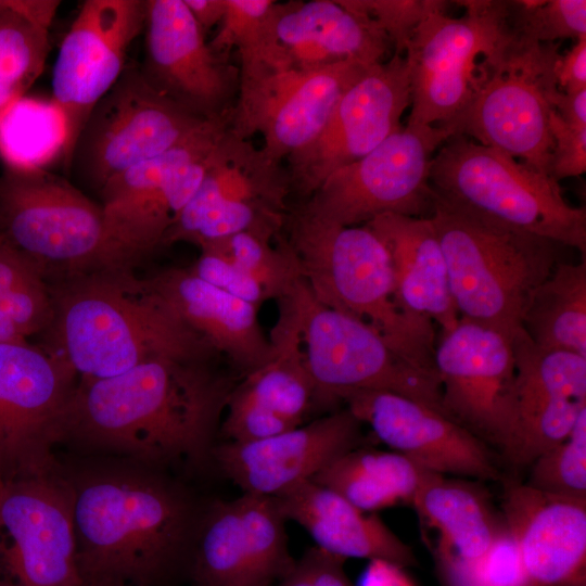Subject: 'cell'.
<instances>
[{"label": "cell", "instance_id": "cell-37", "mask_svg": "<svg viewBox=\"0 0 586 586\" xmlns=\"http://www.w3.org/2000/svg\"><path fill=\"white\" fill-rule=\"evenodd\" d=\"M528 485L552 495L586 499V411L570 435L533 463Z\"/></svg>", "mask_w": 586, "mask_h": 586}, {"label": "cell", "instance_id": "cell-27", "mask_svg": "<svg viewBox=\"0 0 586 586\" xmlns=\"http://www.w3.org/2000/svg\"><path fill=\"white\" fill-rule=\"evenodd\" d=\"M285 520L303 526L317 547L341 557L416 564L411 549L377 515L366 514L335 492L311 480L273 497Z\"/></svg>", "mask_w": 586, "mask_h": 586}, {"label": "cell", "instance_id": "cell-28", "mask_svg": "<svg viewBox=\"0 0 586 586\" xmlns=\"http://www.w3.org/2000/svg\"><path fill=\"white\" fill-rule=\"evenodd\" d=\"M411 505L438 535L437 556L453 585L491 548L505 524L475 485L428 472Z\"/></svg>", "mask_w": 586, "mask_h": 586}, {"label": "cell", "instance_id": "cell-22", "mask_svg": "<svg viewBox=\"0 0 586 586\" xmlns=\"http://www.w3.org/2000/svg\"><path fill=\"white\" fill-rule=\"evenodd\" d=\"M360 424L345 408L262 441L226 442L212 454L244 493L277 497L355 449Z\"/></svg>", "mask_w": 586, "mask_h": 586}, {"label": "cell", "instance_id": "cell-5", "mask_svg": "<svg viewBox=\"0 0 586 586\" xmlns=\"http://www.w3.org/2000/svg\"><path fill=\"white\" fill-rule=\"evenodd\" d=\"M434 200L489 224L542 237L586 253V209L564 199L553 178L463 133L433 156Z\"/></svg>", "mask_w": 586, "mask_h": 586}, {"label": "cell", "instance_id": "cell-12", "mask_svg": "<svg viewBox=\"0 0 586 586\" xmlns=\"http://www.w3.org/2000/svg\"><path fill=\"white\" fill-rule=\"evenodd\" d=\"M77 374L55 353L29 342L0 343V474L5 483L59 470Z\"/></svg>", "mask_w": 586, "mask_h": 586}, {"label": "cell", "instance_id": "cell-31", "mask_svg": "<svg viewBox=\"0 0 586 586\" xmlns=\"http://www.w3.org/2000/svg\"><path fill=\"white\" fill-rule=\"evenodd\" d=\"M522 328L539 347L586 357V259L559 262L536 288Z\"/></svg>", "mask_w": 586, "mask_h": 586}, {"label": "cell", "instance_id": "cell-38", "mask_svg": "<svg viewBox=\"0 0 586 586\" xmlns=\"http://www.w3.org/2000/svg\"><path fill=\"white\" fill-rule=\"evenodd\" d=\"M509 15L522 37L539 43L586 36L585 0L508 1Z\"/></svg>", "mask_w": 586, "mask_h": 586}, {"label": "cell", "instance_id": "cell-1", "mask_svg": "<svg viewBox=\"0 0 586 586\" xmlns=\"http://www.w3.org/2000/svg\"><path fill=\"white\" fill-rule=\"evenodd\" d=\"M209 361L157 357L112 378L79 379L63 441L151 468L203 462L235 386Z\"/></svg>", "mask_w": 586, "mask_h": 586}, {"label": "cell", "instance_id": "cell-51", "mask_svg": "<svg viewBox=\"0 0 586 586\" xmlns=\"http://www.w3.org/2000/svg\"><path fill=\"white\" fill-rule=\"evenodd\" d=\"M0 586H3V583H2V581H1V577H0Z\"/></svg>", "mask_w": 586, "mask_h": 586}, {"label": "cell", "instance_id": "cell-15", "mask_svg": "<svg viewBox=\"0 0 586 586\" xmlns=\"http://www.w3.org/2000/svg\"><path fill=\"white\" fill-rule=\"evenodd\" d=\"M558 56L553 43L521 37L461 117L459 133L550 176L552 109L546 92L558 87L553 73Z\"/></svg>", "mask_w": 586, "mask_h": 586}, {"label": "cell", "instance_id": "cell-46", "mask_svg": "<svg viewBox=\"0 0 586 586\" xmlns=\"http://www.w3.org/2000/svg\"><path fill=\"white\" fill-rule=\"evenodd\" d=\"M551 109L568 124L586 128V89L565 92L558 87L546 92Z\"/></svg>", "mask_w": 586, "mask_h": 586}, {"label": "cell", "instance_id": "cell-25", "mask_svg": "<svg viewBox=\"0 0 586 586\" xmlns=\"http://www.w3.org/2000/svg\"><path fill=\"white\" fill-rule=\"evenodd\" d=\"M183 321L246 375L271 355L259 326L258 307L193 275L189 268H167L148 278Z\"/></svg>", "mask_w": 586, "mask_h": 586}, {"label": "cell", "instance_id": "cell-39", "mask_svg": "<svg viewBox=\"0 0 586 586\" xmlns=\"http://www.w3.org/2000/svg\"><path fill=\"white\" fill-rule=\"evenodd\" d=\"M348 10L371 21L388 39L394 53L405 54L420 24L425 0H339Z\"/></svg>", "mask_w": 586, "mask_h": 586}, {"label": "cell", "instance_id": "cell-40", "mask_svg": "<svg viewBox=\"0 0 586 586\" xmlns=\"http://www.w3.org/2000/svg\"><path fill=\"white\" fill-rule=\"evenodd\" d=\"M451 586H531L518 546L506 526L484 556Z\"/></svg>", "mask_w": 586, "mask_h": 586}, {"label": "cell", "instance_id": "cell-21", "mask_svg": "<svg viewBox=\"0 0 586 586\" xmlns=\"http://www.w3.org/2000/svg\"><path fill=\"white\" fill-rule=\"evenodd\" d=\"M375 436L421 468L438 474L497 479L484 443L438 410L381 390H352L336 397Z\"/></svg>", "mask_w": 586, "mask_h": 586}, {"label": "cell", "instance_id": "cell-26", "mask_svg": "<svg viewBox=\"0 0 586 586\" xmlns=\"http://www.w3.org/2000/svg\"><path fill=\"white\" fill-rule=\"evenodd\" d=\"M367 225L385 246L396 297L408 315L437 323L442 332L459 320L445 257L430 218L382 214Z\"/></svg>", "mask_w": 586, "mask_h": 586}, {"label": "cell", "instance_id": "cell-2", "mask_svg": "<svg viewBox=\"0 0 586 586\" xmlns=\"http://www.w3.org/2000/svg\"><path fill=\"white\" fill-rule=\"evenodd\" d=\"M48 349L79 379H106L157 357L212 360L218 353L149 279L110 267L50 284Z\"/></svg>", "mask_w": 586, "mask_h": 586}, {"label": "cell", "instance_id": "cell-6", "mask_svg": "<svg viewBox=\"0 0 586 586\" xmlns=\"http://www.w3.org/2000/svg\"><path fill=\"white\" fill-rule=\"evenodd\" d=\"M460 17L445 2L425 0L420 24L405 50L411 81L410 125L455 126L484 85L500 69L519 40L508 1H457Z\"/></svg>", "mask_w": 586, "mask_h": 586}, {"label": "cell", "instance_id": "cell-52", "mask_svg": "<svg viewBox=\"0 0 586 586\" xmlns=\"http://www.w3.org/2000/svg\"><path fill=\"white\" fill-rule=\"evenodd\" d=\"M78 586H86L84 583L79 584Z\"/></svg>", "mask_w": 586, "mask_h": 586}, {"label": "cell", "instance_id": "cell-43", "mask_svg": "<svg viewBox=\"0 0 586 586\" xmlns=\"http://www.w3.org/2000/svg\"><path fill=\"white\" fill-rule=\"evenodd\" d=\"M553 146L550 177L556 181L577 177L586 171V128L564 122L553 110L549 114Z\"/></svg>", "mask_w": 586, "mask_h": 586}, {"label": "cell", "instance_id": "cell-18", "mask_svg": "<svg viewBox=\"0 0 586 586\" xmlns=\"http://www.w3.org/2000/svg\"><path fill=\"white\" fill-rule=\"evenodd\" d=\"M3 586H78L72 491L61 469L4 484L0 499Z\"/></svg>", "mask_w": 586, "mask_h": 586}, {"label": "cell", "instance_id": "cell-4", "mask_svg": "<svg viewBox=\"0 0 586 586\" xmlns=\"http://www.w3.org/2000/svg\"><path fill=\"white\" fill-rule=\"evenodd\" d=\"M283 231L320 303L368 323L408 364L438 377L434 322L399 306L388 253L367 225L342 226L297 204L289 208Z\"/></svg>", "mask_w": 586, "mask_h": 586}, {"label": "cell", "instance_id": "cell-19", "mask_svg": "<svg viewBox=\"0 0 586 586\" xmlns=\"http://www.w3.org/2000/svg\"><path fill=\"white\" fill-rule=\"evenodd\" d=\"M143 31L140 69L156 91L203 119L232 113L239 66L212 50L183 0H145Z\"/></svg>", "mask_w": 586, "mask_h": 586}, {"label": "cell", "instance_id": "cell-10", "mask_svg": "<svg viewBox=\"0 0 586 586\" xmlns=\"http://www.w3.org/2000/svg\"><path fill=\"white\" fill-rule=\"evenodd\" d=\"M455 133V126L407 124L361 158L332 171L298 204L342 226L365 225L382 214L430 218L432 158Z\"/></svg>", "mask_w": 586, "mask_h": 586}, {"label": "cell", "instance_id": "cell-16", "mask_svg": "<svg viewBox=\"0 0 586 586\" xmlns=\"http://www.w3.org/2000/svg\"><path fill=\"white\" fill-rule=\"evenodd\" d=\"M444 415L482 442L504 449L515 425L512 337L459 317L442 332L434 353Z\"/></svg>", "mask_w": 586, "mask_h": 586}, {"label": "cell", "instance_id": "cell-48", "mask_svg": "<svg viewBox=\"0 0 586 586\" xmlns=\"http://www.w3.org/2000/svg\"><path fill=\"white\" fill-rule=\"evenodd\" d=\"M193 20L206 34L221 22L226 12V0H183Z\"/></svg>", "mask_w": 586, "mask_h": 586}, {"label": "cell", "instance_id": "cell-44", "mask_svg": "<svg viewBox=\"0 0 586 586\" xmlns=\"http://www.w3.org/2000/svg\"><path fill=\"white\" fill-rule=\"evenodd\" d=\"M345 559L319 547H311L294 560L290 570L273 586H352Z\"/></svg>", "mask_w": 586, "mask_h": 586}, {"label": "cell", "instance_id": "cell-36", "mask_svg": "<svg viewBox=\"0 0 586 586\" xmlns=\"http://www.w3.org/2000/svg\"><path fill=\"white\" fill-rule=\"evenodd\" d=\"M275 0H226V12L211 41L213 51L229 55L237 49L240 63L263 61L272 48Z\"/></svg>", "mask_w": 586, "mask_h": 586}, {"label": "cell", "instance_id": "cell-8", "mask_svg": "<svg viewBox=\"0 0 586 586\" xmlns=\"http://www.w3.org/2000/svg\"><path fill=\"white\" fill-rule=\"evenodd\" d=\"M0 234L58 281L118 266L102 207L42 167H8L0 176Z\"/></svg>", "mask_w": 586, "mask_h": 586}, {"label": "cell", "instance_id": "cell-34", "mask_svg": "<svg viewBox=\"0 0 586 586\" xmlns=\"http://www.w3.org/2000/svg\"><path fill=\"white\" fill-rule=\"evenodd\" d=\"M49 49L48 29L11 10L0 12V113L41 75Z\"/></svg>", "mask_w": 586, "mask_h": 586}, {"label": "cell", "instance_id": "cell-7", "mask_svg": "<svg viewBox=\"0 0 586 586\" xmlns=\"http://www.w3.org/2000/svg\"><path fill=\"white\" fill-rule=\"evenodd\" d=\"M430 219L459 317L512 337L522 328L534 291L560 262L563 245L489 224L435 200Z\"/></svg>", "mask_w": 586, "mask_h": 586}, {"label": "cell", "instance_id": "cell-14", "mask_svg": "<svg viewBox=\"0 0 586 586\" xmlns=\"http://www.w3.org/2000/svg\"><path fill=\"white\" fill-rule=\"evenodd\" d=\"M144 24L145 0H86L80 5L61 42L51 81L66 168L88 116L126 68L127 52Z\"/></svg>", "mask_w": 586, "mask_h": 586}, {"label": "cell", "instance_id": "cell-42", "mask_svg": "<svg viewBox=\"0 0 586 586\" xmlns=\"http://www.w3.org/2000/svg\"><path fill=\"white\" fill-rule=\"evenodd\" d=\"M189 270L201 280L256 307L268 298L264 289L221 253L202 249Z\"/></svg>", "mask_w": 586, "mask_h": 586}, {"label": "cell", "instance_id": "cell-49", "mask_svg": "<svg viewBox=\"0 0 586 586\" xmlns=\"http://www.w3.org/2000/svg\"><path fill=\"white\" fill-rule=\"evenodd\" d=\"M86 586H129V585H124V584H102V585H86Z\"/></svg>", "mask_w": 586, "mask_h": 586}, {"label": "cell", "instance_id": "cell-23", "mask_svg": "<svg viewBox=\"0 0 586 586\" xmlns=\"http://www.w3.org/2000/svg\"><path fill=\"white\" fill-rule=\"evenodd\" d=\"M502 507L504 524L518 546L531 586L585 583L586 499L511 484Z\"/></svg>", "mask_w": 586, "mask_h": 586}, {"label": "cell", "instance_id": "cell-9", "mask_svg": "<svg viewBox=\"0 0 586 586\" xmlns=\"http://www.w3.org/2000/svg\"><path fill=\"white\" fill-rule=\"evenodd\" d=\"M280 300L296 316L305 365L319 402L335 403L340 393L352 390H381L444 415L438 378L408 364L371 326L320 303L303 278Z\"/></svg>", "mask_w": 586, "mask_h": 586}, {"label": "cell", "instance_id": "cell-32", "mask_svg": "<svg viewBox=\"0 0 586 586\" xmlns=\"http://www.w3.org/2000/svg\"><path fill=\"white\" fill-rule=\"evenodd\" d=\"M200 586H265L237 501H215L199 532L194 565Z\"/></svg>", "mask_w": 586, "mask_h": 586}, {"label": "cell", "instance_id": "cell-11", "mask_svg": "<svg viewBox=\"0 0 586 586\" xmlns=\"http://www.w3.org/2000/svg\"><path fill=\"white\" fill-rule=\"evenodd\" d=\"M207 120L156 91L140 67H126L88 116L66 169L99 194L111 179L179 145Z\"/></svg>", "mask_w": 586, "mask_h": 586}, {"label": "cell", "instance_id": "cell-50", "mask_svg": "<svg viewBox=\"0 0 586 586\" xmlns=\"http://www.w3.org/2000/svg\"><path fill=\"white\" fill-rule=\"evenodd\" d=\"M3 489H4V482H3L2 477H1V474H0V499L2 497Z\"/></svg>", "mask_w": 586, "mask_h": 586}, {"label": "cell", "instance_id": "cell-47", "mask_svg": "<svg viewBox=\"0 0 586 586\" xmlns=\"http://www.w3.org/2000/svg\"><path fill=\"white\" fill-rule=\"evenodd\" d=\"M356 586H415L404 572L403 566L393 562L373 559L370 560L361 573Z\"/></svg>", "mask_w": 586, "mask_h": 586}, {"label": "cell", "instance_id": "cell-3", "mask_svg": "<svg viewBox=\"0 0 586 586\" xmlns=\"http://www.w3.org/2000/svg\"><path fill=\"white\" fill-rule=\"evenodd\" d=\"M67 480L84 584L143 586L186 546L191 504L151 467L132 461L88 469Z\"/></svg>", "mask_w": 586, "mask_h": 586}, {"label": "cell", "instance_id": "cell-35", "mask_svg": "<svg viewBox=\"0 0 586 586\" xmlns=\"http://www.w3.org/2000/svg\"><path fill=\"white\" fill-rule=\"evenodd\" d=\"M271 240L251 232H241L227 239L209 243L202 249L217 251L229 258L238 268L253 278L268 298L283 297L290 288L302 278L297 259L282 232Z\"/></svg>", "mask_w": 586, "mask_h": 586}, {"label": "cell", "instance_id": "cell-29", "mask_svg": "<svg viewBox=\"0 0 586 586\" xmlns=\"http://www.w3.org/2000/svg\"><path fill=\"white\" fill-rule=\"evenodd\" d=\"M278 302L279 317L269 337L271 355L234 391L300 426L319 400L305 365L296 316L286 301Z\"/></svg>", "mask_w": 586, "mask_h": 586}, {"label": "cell", "instance_id": "cell-24", "mask_svg": "<svg viewBox=\"0 0 586 586\" xmlns=\"http://www.w3.org/2000/svg\"><path fill=\"white\" fill-rule=\"evenodd\" d=\"M271 35L270 60L302 71L348 61L373 65L392 47L371 21L339 0L276 2Z\"/></svg>", "mask_w": 586, "mask_h": 586}, {"label": "cell", "instance_id": "cell-45", "mask_svg": "<svg viewBox=\"0 0 586 586\" xmlns=\"http://www.w3.org/2000/svg\"><path fill=\"white\" fill-rule=\"evenodd\" d=\"M557 86L565 92L586 89V36L564 54L559 55L553 67Z\"/></svg>", "mask_w": 586, "mask_h": 586}, {"label": "cell", "instance_id": "cell-20", "mask_svg": "<svg viewBox=\"0 0 586 586\" xmlns=\"http://www.w3.org/2000/svg\"><path fill=\"white\" fill-rule=\"evenodd\" d=\"M512 346L515 425L504 454L526 466L563 442L586 411V357L544 349L523 328L512 336Z\"/></svg>", "mask_w": 586, "mask_h": 586}, {"label": "cell", "instance_id": "cell-30", "mask_svg": "<svg viewBox=\"0 0 586 586\" xmlns=\"http://www.w3.org/2000/svg\"><path fill=\"white\" fill-rule=\"evenodd\" d=\"M429 471L396 451L353 449L310 480L364 512L410 504ZM431 472V471H430Z\"/></svg>", "mask_w": 586, "mask_h": 586}, {"label": "cell", "instance_id": "cell-13", "mask_svg": "<svg viewBox=\"0 0 586 586\" xmlns=\"http://www.w3.org/2000/svg\"><path fill=\"white\" fill-rule=\"evenodd\" d=\"M369 66L348 61L302 71L266 61L240 64L230 130L242 139L260 133L263 153L282 163L317 138L343 92Z\"/></svg>", "mask_w": 586, "mask_h": 586}, {"label": "cell", "instance_id": "cell-33", "mask_svg": "<svg viewBox=\"0 0 586 586\" xmlns=\"http://www.w3.org/2000/svg\"><path fill=\"white\" fill-rule=\"evenodd\" d=\"M53 316L50 284L24 253L0 234V343L44 333Z\"/></svg>", "mask_w": 586, "mask_h": 586}, {"label": "cell", "instance_id": "cell-17", "mask_svg": "<svg viewBox=\"0 0 586 586\" xmlns=\"http://www.w3.org/2000/svg\"><path fill=\"white\" fill-rule=\"evenodd\" d=\"M410 104L405 54L393 53L367 67L343 92L317 138L286 158L291 193L307 200L332 171L402 129V115Z\"/></svg>", "mask_w": 586, "mask_h": 586}, {"label": "cell", "instance_id": "cell-41", "mask_svg": "<svg viewBox=\"0 0 586 586\" xmlns=\"http://www.w3.org/2000/svg\"><path fill=\"white\" fill-rule=\"evenodd\" d=\"M221 422V433L234 443L269 438L297 428L285 418L256 405L232 390Z\"/></svg>", "mask_w": 586, "mask_h": 586}, {"label": "cell", "instance_id": "cell-53", "mask_svg": "<svg viewBox=\"0 0 586 586\" xmlns=\"http://www.w3.org/2000/svg\"><path fill=\"white\" fill-rule=\"evenodd\" d=\"M578 586H585V583H584V584H581V585H578Z\"/></svg>", "mask_w": 586, "mask_h": 586}]
</instances>
